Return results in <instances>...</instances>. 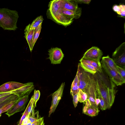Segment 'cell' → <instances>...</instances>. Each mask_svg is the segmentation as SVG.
Returning a JSON list of instances; mask_svg holds the SVG:
<instances>
[{
    "mask_svg": "<svg viewBox=\"0 0 125 125\" xmlns=\"http://www.w3.org/2000/svg\"><path fill=\"white\" fill-rule=\"evenodd\" d=\"M1 115L0 114V116Z\"/></svg>",
    "mask_w": 125,
    "mask_h": 125,
    "instance_id": "43",
    "label": "cell"
},
{
    "mask_svg": "<svg viewBox=\"0 0 125 125\" xmlns=\"http://www.w3.org/2000/svg\"><path fill=\"white\" fill-rule=\"evenodd\" d=\"M42 23H41L34 30L32 43V46L33 47L39 37L40 33L42 28Z\"/></svg>",
    "mask_w": 125,
    "mask_h": 125,
    "instance_id": "25",
    "label": "cell"
},
{
    "mask_svg": "<svg viewBox=\"0 0 125 125\" xmlns=\"http://www.w3.org/2000/svg\"><path fill=\"white\" fill-rule=\"evenodd\" d=\"M119 5L120 8L119 11L117 14L119 17L125 18V6L124 4H120Z\"/></svg>",
    "mask_w": 125,
    "mask_h": 125,
    "instance_id": "30",
    "label": "cell"
},
{
    "mask_svg": "<svg viewBox=\"0 0 125 125\" xmlns=\"http://www.w3.org/2000/svg\"><path fill=\"white\" fill-rule=\"evenodd\" d=\"M64 83H62L59 88L52 94V99L51 105L49 112L48 117H50L51 114L55 111L58 104L62 97Z\"/></svg>",
    "mask_w": 125,
    "mask_h": 125,
    "instance_id": "7",
    "label": "cell"
},
{
    "mask_svg": "<svg viewBox=\"0 0 125 125\" xmlns=\"http://www.w3.org/2000/svg\"><path fill=\"white\" fill-rule=\"evenodd\" d=\"M40 95V93L39 90H36L35 89L34 94L33 96V99L34 103L36 106V104L39 100Z\"/></svg>",
    "mask_w": 125,
    "mask_h": 125,
    "instance_id": "31",
    "label": "cell"
},
{
    "mask_svg": "<svg viewBox=\"0 0 125 125\" xmlns=\"http://www.w3.org/2000/svg\"><path fill=\"white\" fill-rule=\"evenodd\" d=\"M38 114V111L36 112H35L34 110L30 113L29 115L28 118L32 123L39 118Z\"/></svg>",
    "mask_w": 125,
    "mask_h": 125,
    "instance_id": "28",
    "label": "cell"
},
{
    "mask_svg": "<svg viewBox=\"0 0 125 125\" xmlns=\"http://www.w3.org/2000/svg\"><path fill=\"white\" fill-rule=\"evenodd\" d=\"M94 76L97 85L104 101L106 108V109H109L111 107L108 96L109 87L100 79L97 77V76Z\"/></svg>",
    "mask_w": 125,
    "mask_h": 125,
    "instance_id": "9",
    "label": "cell"
},
{
    "mask_svg": "<svg viewBox=\"0 0 125 125\" xmlns=\"http://www.w3.org/2000/svg\"><path fill=\"white\" fill-rule=\"evenodd\" d=\"M17 100L15 101L11 102L4 106L2 108H0V114L4 112H7L15 104Z\"/></svg>",
    "mask_w": 125,
    "mask_h": 125,
    "instance_id": "29",
    "label": "cell"
},
{
    "mask_svg": "<svg viewBox=\"0 0 125 125\" xmlns=\"http://www.w3.org/2000/svg\"><path fill=\"white\" fill-rule=\"evenodd\" d=\"M102 55V51L98 47L94 46L87 50L82 58L100 61Z\"/></svg>",
    "mask_w": 125,
    "mask_h": 125,
    "instance_id": "10",
    "label": "cell"
},
{
    "mask_svg": "<svg viewBox=\"0 0 125 125\" xmlns=\"http://www.w3.org/2000/svg\"><path fill=\"white\" fill-rule=\"evenodd\" d=\"M29 100V95L20 97L14 105L9 110L6 114L9 117L15 113L24 110Z\"/></svg>",
    "mask_w": 125,
    "mask_h": 125,
    "instance_id": "6",
    "label": "cell"
},
{
    "mask_svg": "<svg viewBox=\"0 0 125 125\" xmlns=\"http://www.w3.org/2000/svg\"><path fill=\"white\" fill-rule=\"evenodd\" d=\"M73 102L75 107H76L77 106L79 102V98L78 94H76L73 96Z\"/></svg>",
    "mask_w": 125,
    "mask_h": 125,
    "instance_id": "34",
    "label": "cell"
},
{
    "mask_svg": "<svg viewBox=\"0 0 125 125\" xmlns=\"http://www.w3.org/2000/svg\"><path fill=\"white\" fill-rule=\"evenodd\" d=\"M48 52L49 57L48 58L50 60L52 64L60 63L64 57V54L60 48H51L48 50Z\"/></svg>",
    "mask_w": 125,
    "mask_h": 125,
    "instance_id": "8",
    "label": "cell"
},
{
    "mask_svg": "<svg viewBox=\"0 0 125 125\" xmlns=\"http://www.w3.org/2000/svg\"><path fill=\"white\" fill-rule=\"evenodd\" d=\"M102 67L109 76L110 80L117 86L121 85L125 83L124 80L120 74L115 72L102 60L101 62Z\"/></svg>",
    "mask_w": 125,
    "mask_h": 125,
    "instance_id": "5",
    "label": "cell"
},
{
    "mask_svg": "<svg viewBox=\"0 0 125 125\" xmlns=\"http://www.w3.org/2000/svg\"><path fill=\"white\" fill-rule=\"evenodd\" d=\"M95 102L96 104V105L98 106L100 103V100L99 98H97L95 99Z\"/></svg>",
    "mask_w": 125,
    "mask_h": 125,
    "instance_id": "41",
    "label": "cell"
},
{
    "mask_svg": "<svg viewBox=\"0 0 125 125\" xmlns=\"http://www.w3.org/2000/svg\"><path fill=\"white\" fill-rule=\"evenodd\" d=\"M29 115L26 109L24 112L23 113V115L19 122V123L17 125H21L23 120L25 118L26 116Z\"/></svg>",
    "mask_w": 125,
    "mask_h": 125,
    "instance_id": "35",
    "label": "cell"
},
{
    "mask_svg": "<svg viewBox=\"0 0 125 125\" xmlns=\"http://www.w3.org/2000/svg\"><path fill=\"white\" fill-rule=\"evenodd\" d=\"M112 58L118 66L125 69V43L124 42L113 52Z\"/></svg>",
    "mask_w": 125,
    "mask_h": 125,
    "instance_id": "3",
    "label": "cell"
},
{
    "mask_svg": "<svg viewBox=\"0 0 125 125\" xmlns=\"http://www.w3.org/2000/svg\"><path fill=\"white\" fill-rule=\"evenodd\" d=\"M20 97L14 94L11 96L0 104V108L11 102L17 100Z\"/></svg>",
    "mask_w": 125,
    "mask_h": 125,
    "instance_id": "22",
    "label": "cell"
},
{
    "mask_svg": "<svg viewBox=\"0 0 125 125\" xmlns=\"http://www.w3.org/2000/svg\"><path fill=\"white\" fill-rule=\"evenodd\" d=\"M34 89L33 83L28 82L25 83V85L11 92L12 94H15L21 97L26 95H29Z\"/></svg>",
    "mask_w": 125,
    "mask_h": 125,
    "instance_id": "11",
    "label": "cell"
},
{
    "mask_svg": "<svg viewBox=\"0 0 125 125\" xmlns=\"http://www.w3.org/2000/svg\"><path fill=\"white\" fill-rule=\"evenodd\" d=\"M80 62H83L89 64L94 67L98 72H103L102 67L100 61H96L90 59L81 58L79 60Z\"/></svg>",
    "mask_w": 125,
    "mask_h": 125,
    "instance_id": "16",
    "label": "cell"
},
{
    "mask_svg": "<svg viewBox=\"0 0 125 125\" xmlns=\"http://www.w3.org/2000/svg\"><path fill=\"white\" fill-rule=\"evenodd\" d=\"M96 89L97 97L99 98L100 100V104L101 109L102 110H105L106 109V107L105 103L100 92L96 83Z\"/></svg>",
    "mask_w": 125,
    "mask_h": 125,
    "instance_id": "23",
    "label": "cell"
},
{
    "mask_svg": "<svg viewBox=\"0 0 125 125\" xmlns=\"http://www.w3.org/2000/svg\"><path fill=\"white\" fill-rule=\"evenodd\" d=\"M79 80L76 74L71 86L70 94L72 96L78 93L79 90Z\"/></svg>",
    "mask_w": 125,
    "mask_h": 125,
    "instance_id": "19",
    "label": "cell"
},
{
    "mask_svg": "<svg viewBox=\"0 0 125 125\" xmlns=\"http://www.w3.org/2000/svg\"><path fill=\"white\" fill-rule=\"evenodd\" d=\"M81 67L84 71L88 73L94 75L98 72L96 69L92 65L83 62L79 63Z\"/></svg>",
    "mask_w": 125,
    "mask_h": 125,
    "instance_id": "20",
    "label": "cell"
},
{
    "mask_svg": "<svg viewBox=\"0 0 125 125\" xmlns=\"http://www.w3.org/2000/svg\"><path fill=\"white\" fill-rule=\"evenodd\" d=\"M11 94H12L11 92V91L6 92L0 93V98L7 95Z\"/></svg>",
    "mask_w": 125,
    "mask_h": 125,
    "instance_id": "38",
    "label": "cell"
},
{
    "mask_svg": "<svg viewBox=\"0 0 125 125\" xmlns=\"http://www.w3.org/2000/svg\"><path fill=\"white\" fill-rule=\"evenodd\" d=\"M78 3H85L89 4L90 3L91 0H75Z\"/></svg>",
    "mask_w": 125,
    "mask_h": 125,
    "instance_id": "37",
    "label": "cell"
},
{
    "mask_svg": "<svg viewBox=\"0 0 125 125\" xmlns=\"http://www.w3.org/2000/svg\"><path fill=\"white\" fill-rule=\"evenodd\" d=\"M59 3L61 8L69 10L76 11L81 9L78 7L75 0H59Z\"/></svg>",
    "mask_w": 125,
    "mask_h": 125,
    "instance_id": "13",
    "label": "cell"
},
{
    "mask_svg": "<svg viewBox=\"0 0 125 125\" xmlns=\"http://www.w3.org/2000/svg\"><path fill=\"white\" fill-rule=\"evenodd\" d=\"M84 104V106L83 107V113L85 114L87 108L85 101L83 102Z\"/></svg>",
    "mask_w": 125,
    "mask_h": 125,
    "instance_id": "39",
    "label": "cell"
},
{
    "mask_svg": "<svg viewBox=\"0 0 125 125\" xmlns=\"http://www.w3.org/2000/svg\"><path fill=\"white\" fill-rule=\"evenodd\" d=\"M76 74L77 75L79 80V89L81 90L86 93L89 80L90 73L85 71L81 67L79 63Z\"/></svg>",
    "mask_w": 125,
    "mask_h": 125,
    "instance_id": "4",
    "label": "cell"
},
{
    "mask_svg": "<svg viewBox=\"0 0 125 125\" xmlns=\"http://www.w3.org/2000/svg\"><path fill=\"white\" fill-rule=\"evenodd\" d=\"M85 101L87 108H88L91 106V104L88 99H87Z\"/></svg>",
    "mask_w": 125,
    "mask_h": 125,
    "instance_id": "40",
    "label": "cell"
},
{
    "mask_svg": "<svg viewBox=\"0 0 125 125\" xmlns=\"http://www.w3.org/2000/svg\"><path fill=\"white\" fill-rule=\"evenodd\" d=\"M36 107L34 103L32 95L26 109L29 115L31 112L34 110V108Z\"/></svg>",
    "mask_w": 125,
    "mask_h": 125,
    "instance_id": "26",
    "label": "cell"
},
{
    "mask_svg": "<svg viewBox=\"0 0 125 125\" xmlns=\"http://www.w3.org/2000/svg\"><path fill=\"white\" fill-rule=\"evenodd\" d=\"M25 85V83L15 82H10L5 83L0 86V93L10 92L19 89Z\"/></svg>",
    "mask_w": 125,
    "mask_h": 125,
    "instance_id": "12",
    "label": "cell"
},
{
    "mask_svg": "<svg viewBox=\"0 0 125 125\" xmlns=\"http://www.w3.org/2000/svg\"><path fill=\"white\" fill-rule=\"evenodd\" d=\"M78 94V96L79 101L80 103L83 102L87 99L88 97L87 94L83 92L81 90L79 89Z\"/></svg>",
    "mask_w": 125,
    "mask_h": 125,
    "instance_id": "27",
    "label": "cell"
},
{
    "mask_svg": "<svg viewBox=\"0 0 125 125\" xmlns=\"http://www.w3.org/2000/svg\"><path fill=\"white\" fill-rule=\"evenodd\" d=\"M111 88L109 87L108 91V96L110 105L111 107L113 104L115 97V83L111 80Z\"/></svg>",
    "mask_w": 125,
    "mask_h": 125,
    "instance_id": "17",
    "label": "cell"
},
{
    "mask_svg": "<svg viewBox=\"0 0 125 125\" xmlns=\"http://www.w3.org/2000/svg\"><path fill=\"white\" fill-rule=\"evenodd\" d=\"M102 60L105 62L111 69L119 74L117 68V65L113 60L108 55L103 57Z\"/></svg>",
    "mask_w": 125,
    "mask_h": 125,
    "instance_id": "18",
    "label": "cell"
},
{
    "mask_svg": "<svg viewBox=\"0 0 125 125\" xmlns=\"http://www.w3.org/2000/svg\"><path fill=\"white\" fill-rule=\"evenodd\" d=\"M43 20L42 16L41 15L37 17L30 24V28L34 30L42 23Z\"/></svg>",
    "mask_w": 125,
    "mask_h": 125,
    "instance_id": "21",
    "label": "cell"
},
{
    "mask_svg": "<svg viewBox=\"0 0 125 125\" xmlns=\"http://www.w3.org/2000/svg\"><path fill=\"white\" fill-rule=\"evenodd\" d=\"M61 8L62 14L68 18L72 20H73L74 19L79 18L81 15V9L77 11H73Z\"/></svg>",
    "mask_w": 125,
    "mask_h": 125,
    "instance_id": "15",
    "label": "cell"
},
{
    "mask_svg": "<svg viewBox=\"0 0 125 125\" xmlns=\"http://www.w3.org/2000/svg\"><path fill=\"white\" fill-rule=\"evenodd\" d=\"M30 24H29L26 27L24 30L25 35L24 37L27 42L30 51L31 52L33 48L32 43L34 30L30 28Z\"/></svg>",
    "mask_w": 125,
    "mask_h": 125,
    "instance_id": "14",
    "label": "cell"
},
{
    "mask_svg": "<svg viewBox=\"0 0 125 125\" xmlns=\"http://www.w3.org/2000/svg\"><path fill=\"white\" fill-rule=\"evenodd\" d=\"M99 111L92 106L87 108L85 114L90 116L93 117L97 115Z\"/></svg>",
    "mask_w": 125,
    "mask_h": 125,
    "instance_id": "24",
    "label": "cell"
},
{
    "mask_svg": "<svg viewBox=\"0 0 125 125\" xmlns=\"http://www.w3.org/2000/svg\"><path fill=\"white\" fill-rule=\"evenodd\" d=\"M14 94H10L0 98V104L11 96Z\"/></svg>",
    "mask_w": 125,
    "mask_h": 125,
    "instance_id": "36",
    "label": "cell"
},
{
    "mask_svg": "<svg viewBox=\"0 0 125 125\" xmlns=\"http://www.w3.org/2000/svg\"><path fill=\"white\" fill-rule=\"evenodd\" d=\"M27 125V124H26V125Z\"/></svg>",
    "mask_w": 125,
    "mask_h": 125,
    "instance_id": "42",
    "label": "cell"
},
{
    "mask_svg": "<svg viewBox=\"0 0 125 125\" xmlns=\"http://www.w3.org/2000/svg\"><path fill=\"white\" fill-rule=\"evenodd\" d=\"M44 120L43 117H40L32 123L31 125H44Z\"/></svg>",
    "mask_w": 125,
    "mask_h": 125,
    "instance_id": "32",
    "label": "cell"
},
{
    "mask_svg": "<svg viewBox=\"0 0 125 125\" xmlns=\"http://www.w3.org/2000/svg\"><path fill=\"white\" fill-rule=\"evenodd\" d=\"M19 16L18 12L8 8H0V27L4 30L15 31Z\"/></svg>",
    "mask_w": 125,
    "mask_h": 125,
    "instance_id": "2",
    "label": "cell"
},
{
    "mask_svg": "<svg viewBox=\"0 0 125 125\" xmlns=\"http://www.w3.org/2000/svg\"><path fill=\"white\" fill-rule=\"evenodd\" d=\"M48 7L47 13L48 18L65 26L69 25L73 22V20L68 18L62 13L59 0L51 1L49 3Z\"/></svg>",
    "mask_w": 125,
    "mask_h": 125,
    "instance_id": "1",
    "label": "cell"
},
{
    "mask_svg": "<svg viewBox=\"0 0 125 125\" xmlns=\"http://www.w3.org/2000/svg\"><path fill=\"white\" fill-rule=\"evenodd\" d=\"M117 68L119 74L122 78L125 80V69L118 65L117 66Z\"/></svg>",
    "mask_w": 125,
    "mask_h": 125,
    "instance_id": "33",
    "label": "cell"
}]
</instances>
